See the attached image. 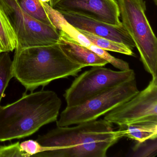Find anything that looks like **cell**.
Returning a JSON list of instances; mask_svg holds the SVG:
<instances>
[{"instance_id": "cb8c5ba5", "label": "cell", "mask_w": 157, "mask_h": 157, "mask_svg": "<svg viewBox=\"0 0 157 157\" xmlns=\"http://www.w3.org/2000/svg\"><path fill=\"white\" fill-rule=\"evenodd\" d=\"M153 2L155 5H157V0H153Z\"/></svg>"}, {"instance_id": "d6986e66", "label": "cell", "mask_w": 157, "mask_h": 157, "mask_svg": "<svg viewBox=\"0 0 157 157\" xmlns=\"http://www.w3.org/2000/svg\"><path fill=\"white\" fill-rule=\"evenodd\" d=\"M88 48L106 60L108 63H110L115 67L120 70V71H127L130 69L128 63L122 59L114 57L108 53L106 50L101 49L92 44Z\"/></svg>"}, {"instance_id": "5b68a950", "label": "cell", "mask_w": 157, "mask_h": 157, "mask_svg": "<svg viewBox=\"0 0 157 157\" xmlns=\"http://www.w3.org/2000/svg\"><path fill=\"white\" fill-rule=\"evenodd\" d=\"M139 92L136 78L122 82L81 104L67 106L56 121L57 126H69L96 120L128 101Z\"/></svg>"}, {"instance_id": "6da1fadb", "label": "cell", "mask_w": 157, "mask_h": 157, "mask_svg": "<svg viewBox=\"0 0 157 157\" xmlns=\"http://www.w3.org/2000/svg\"><path fill=\"white\" fill-rule=\"evenodd\" d=\"M121 138L112 124L104 119L71 127H57L38 136L36 141L48 150L33 157H105L108 150Z\"/></svg>"}, {"instance_id": "3957f363", "label": "cell", "mask_w": 157, "mask_h": 157, "mask_svg": "<svg viewBox=\"0 0 157 157\" xmlns=\"http://www.w3.org/2000/svg\"><path fill=\"white\" fill-rule=\"evenodd\" d=\"M14 50L13 77L31 92L55 80L77 76L84 68L71 60L58 42Z\"/></svg>"}, {"instance_id": "30bf717a", "label": "cell", "mask_w": 157, "mask_h": 157, "mask_svg": "<svg viewBox=\"0 0 157 157\" xmlns=\"http://www.w3.org/2000/svg\"><path fill=\"white\" fill-rule=\"evenodd\" d=\"M60 13L68 22L78 30L121 43L132 50L136 48L135 43L123 25H112L76 13Z\"/></svg>"}, {"instance_id": "4fadbf2b", "label": "cell", "mask_w": 157, "mask_h": 157, "mask_svg": "<svg viewBox=\"0 0 157 157\" xmlns=\"http://www.w3.org/2000/svg\"><path fill=\"white\" fill-rule=\"evenodd\" d=\"M48 18L54 27L58 31L59 35L88 48L91 43L78 29L68 22L58 11L55 10L48 3L41 2Z\"/></svg>"}, {"instance_id": "9a60e30c", "label": "cell", "mask_w": 157, "mask_h": 157, "mask_svg": "<svg viewBox=\"0 0 157 157\" xmlns=\"http://www.w3.org/2000/svg\"><path fill=\"white\" fill-rule=\"evenodd\" d=\"M78 30L80 33L82 34L92 44L94 45L101 49L106 51H113L131 56H135V54L132 51L133 50L124 44L100 37L84 31Z\"/></svg>"}, {"instance_id": "8fae6325", "label": "cell", "mask_w": 157, "mask_h": 157, "mask_svg": "<svg viewBox=\"0 0 157 157\" xmlns=\"http://www.w3.org/2000/svg\"><path fill=\"white\" fill-rule=\"evenodd\" d=\"M58 43L65 54L71 60L83 67H104L108 63L90 49L65 36L59 35Z\"/></svg>"}, {"instance_id": "2e32d148", "label": "cell", "mask_w": 157, "mask_h": 157, "mask_svg": "<svg viewBox=\"0 0 157 157\" xmlns=\"http://www.w3.org/2000/svg\"><path fill=\"white\" fill-rule=\"evenodd\" d=\"M16 1L20 7L29 15L44 23L54 26L38 0H16Z\"/></svg>"}, {"instance_id": "603a6c76", "label": "cell", "mask_w": 157, "mask_h": 157, "mask_svg": "<svg viewBox=\"0 0 157 157\" xmlns=\"http://www.w3.org/2000/svg\"><path fill=\"white\" fill-rule=\"evenodd\" d=\"M40 2H43V3H49L50 0H38Z\"/></svg>"}, {"instance_id": "7c38bea8", "label": "cell", "mask_w": 157, "mask_h": 157, "mask_svg": "<svg viewBox=\"0 0 157 157\" xmlns=\"http://www.w3.org/2000/svg\"><path fill=\"white\" fill-rule=\"evenodd\" d=\"M117 131L121 137H126L138 142L157 138V117L119 125Z\"/></svg>"}, {"instance_id": "5bb4252c", "label": "cell", "mask_w": 157, "mask_h": 157, "mask_svg": "<svg viewBox=\"0 0 157 157\" xmlns=\"http://www.w3.org/2000/svg\"><path fill=\"white\" fill-rule=\"evenodd\" d=\"M17 44L16 34L5 13L0 8V54L13 52Z\"/></svg>"}, {"instance_id": "52a82bcc", "label": "cell", "mask_w": 157, "mask_h": 157, "mask_svg": "<svg viewBox=\"0 0 157 157\" xmlns=\"http://www.w3.org/2000/svg\"><path fill=\"white\" fill-rule=\"evenodd\" d=\"M136 78L133 70H112L93 67L77 77L64 94L67 106L81 104L94 96L122 82Z\"/></svg>"}, {"instance_id": "277c9868", "label": "cell", "mask_w": 157, "mask_h": 157, "mask_svg": "<svg viewBox=\"0 0 157 157\" xmlns=\"http://www.w3.org/2000/svg\"><path fill=\"white\" fill-rule=\"evenodd\" d=\"M122 25L135 43L140 60L152 77L157 72V38L146 15L144 0H117Z\"/></svg>"}, {"instance_id": "44dd1931", "label": "cell", "mask_w": 157, "mask_h": 157, "mask_svg": "<svg viewBox=\"0 0 157 157\" xmlns=\"http://www.w3.org/2000/svg\"><path fill=\"white\" fill-rule=\"evenodd\" d=\"M20 147L21 150L27 153L29 157L47 151L46 147L40 145L36 140H31L20 143Z\"/></svg>"}, {"instance_id": "7402d4cb", "label": "cell", "mask_w": 157, "mask_h": 157, "mask_svg": "<svg viewBox=\"0 0 157 157\" xmlns=\"http://www.w3.org/2000/svg\"><path fill=\"white\" fill-rule=\"evenodd\" d=\"M59 1H60V0H50L48 4H49L51 7H52V8H53Z\"/></svg>"}, {"instance_id": "9c48e42d", "label": "cell", "mask_w": 157, "mask_h": 157, "mask_svg": "<svg viewBox=\"0 0 157 157\" xmlns=\"http://www.w3.org/2000/svg\"><path fill=\"white\" fill-rule=\"evenodd\" d=\"M59 12L76 13L112 25H122L117 0H60L53 7Z\"/></svg>"}, {"instance_id": "e0dca14e", "label": "cell", "mask_w": 157, "mask_h": 157, "mask_svg": "<svg viewBox=\"0 0 157 157\" xmlns=\"http://www.w3.org/2000/svg\"><path fill=\"white\" fill-rule=\"evenodd\" d=\"M13 77L12 60L9 53H2L0 56V103L5 90Z\"/></svg>"}, {"instance_id": "ba28073f", "label": "cell", "mask_w": 157, "mask_h": 157, "mask_svg": "<svg viewBox=\"0 0 157 157\" xmlns=\"http://www.w3.org/2000/svg\"><path fill=\"white\" fill-rule=\"evenodd\" d=\"M157 117V77H152L143 90L105 114L104 119L121 125Z\"/></svg>"}, {"instance_id": "ffe728a7", "label": "cell", "mask_w": 157, "mask_h": 157, "mask_svg": "<svg viewBox=\"0 0 157 157\" xmlns=\"http://www.w3.org/2000/svg\"><path fill=\"white\" fill-rule=\"evenodd\" d=\"M0 157H29L22 151L19 142L7 146H0Z\"/></svg>"}, {"instance_id": "8992f818", "label": "cell", "mask_w": 157, "mask_h": 157, "mask_svg": "<svg viewBox=\"0 0 157 157\" xmlns=\"http://www.w3.org/2000/svg\"><path fill=\"white\" fill-rule=\"evenodd\" d=\"M0 8L17 36L16 48L53 44L59 41V33L55 27L29 15L20 7L16 0H0Z\"/></svg>"}, {"instance_id": "ac0fdd59", "label": "cell", "mask_w": 157, "mask_h": 157, "mask_svg": "<svg viewBox=\"0 0 157 157\" xmlns=\"http://www.w3.org/2000/svg\"><path fill=\"white\" fill-rule=\"evenodd\" d=\"M157 155V138L137 141L132 147V157H155Z\"/></svg>"}, {"instance_id": "7a4b0ae2", "label": "cell", "mask_w": 157, "mask_h": 157, "mask_svg": "<svg viewBox=\"0 0 157 157\" xmlns=\"http://www.w3.org/2000/svg\"><path fill=\"white\" fill-rule=\"evenodd\" d=\"M62 101L53 91L25 93L18 101L0 105V141L29 136L57 120Z\"/></svg>"}]
</instances>
